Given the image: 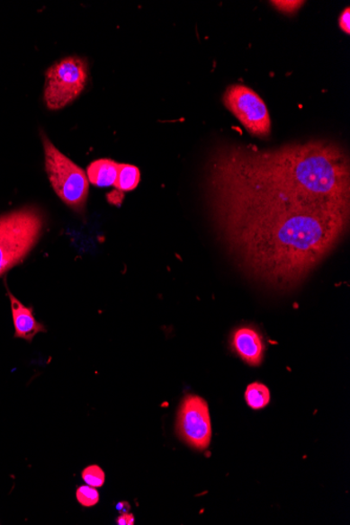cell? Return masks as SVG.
Listing matches in <instances>:
<instances>
[{
    "label": "cell",
    "mask_w": 350,
    "mask_h": 525,
    "mask_svg": "<svg viewBox=\"0 0 350 525\" xmlns=\"http://www.w3.org/2000/svg\"><path fill=\"white\" fill-rule=\"evenodd\" d=\"M118 167L119 164L112 160L94 161L86 170L88 182L101 188L112 187L117 181Z\"/></svg>",
    "instance_id": "9c48e42d"
},
{
    "label": "cell",
    "mask_w": 350,
    "mask_h": 525,
    "mask_svg": "<svg viewBox=\"0 0 350 525\" xmlns=\"http://www.w3.org/2000/svg\"><path fill=\"white\" fill-rule=\"evenodd\" d=\"M176 432L180 438L197 450H205L211 441L212 427L208 404L203 398L187 396L178 410Z\"/></svg>",
    "instance_id": "8992f818"
},
{
    "label": "cell",
    "mask_w": 350,
    "mask_h": 525,
    "mask_svg": "<svg viewBox=\"0 0 350 525\" xmlns=\"http://www.w3.org/2000/svg\"><path fill=\"white\" fill-rule=\"evenodd\" d=\"M139 181L141 173L138 167L130 164H119L117 181L113 186L117 191L120 193L132 191L138 187Z\"/></svg>",
    "instance_id": "30bf717a"
},
{
    "label": "cell",
    "mask_w": 350,
    "mask_h": 525,
    "mask_svg": "<svg viewBox=\"0 0 350 525\" xmlns=\"http://www.w3.org/2000/svg\"><path fill=\"white\" fill-rule=\"evenodd\" d=\"M88 69L85 59L67 57L47 72L44 102L49 110L58 111L74 102L85 91Z\"/></svg>",
    "instance_id": "277c9868"
},
{
    "label": "cell",
    "mask_w": 350,
    "mask_h": 525,
    "mask_svg": "<svg viewBox=\"0 0 350 525\" xmlns=\"http://www.w3.org/2000/svg\"><path fill=\"white\" fill-rule=\"evenodd\" d=\"M41 140L47 174L56 194L73 210L84 212L89 190L86 173L57 149L44 132Z\"/></svg>",
    "instance_id": "3957f363"
},
{
    "label": "cell",
    "mask_w": 350,
    "mask_h": 525,
    "mask_svg": "<svg viewBox=\"0 0 350 525\" xmlns=\"http://www.w3.org/2000/svg\"><path fill=\"white\" fill-rule=\"evenodd\" d=\"M233 349L247 364L257 366L264 357V343L262 337L250 327L239 328L232 339Z\"/></svg>",
    "instance_id": "ba28073f"
},
{
    "label": "cell",
    "mask_w": 350,
    "mask_h": 525,
    "mask_svg": "<svg viewBox=\"0 0 350 525\" xmlns=\"http://www.w3.org/2000/svg\"><path fill=\"white\" fill-rule=\"evenodd\" d=\"M117 523L120 525H132L135 523V517L131 514H123L118 518Z\"/></svg>",
    "instance_id": "2e32d148"
},
{
    "label": "cell",
    "mask_w": 350,
    "mask_h": 525,
    "mask_svg": "<svg viewBox=\"0 0 350 525\" xmlns=\"http://www.w3.org/2000/svg\"><path fill=\"white\" fill-rule=\"evenodd\" d=\"M279 11L283 13H295L301 8L303 2H292V0H286V2H272Z\"/></svg>",
    "instance_id": "5bb4252c"
},
{
    "label": "cell",
    "mask_w": 350,
    "mask_h": 525,
    "mask_svg": "<svg viewBox=\"0 0 350 525\" xmlns=\"http://www.w3.org/2000/svg\"><path fill=\"white\" fill-rule=\"evenodd\" d=\"M76 497H77L78 503L85 508L94 507L100 499L99 492L91 485L80 486L76 492Z\"/></svg>",
    "instance_id": "4fadbf2b"
},
{
    "label": "cell",
    "mask_w": 350,
    "mask_h": 525,
    "mask_svg": "<svg viewBox=\"0 0 350 525\" xmlns=\"http://www.w3.org/2000/svg\"><path fill=\"white\" fill-rule=\"evenodd\" d=\"M82 478L87 485L94 486V488H101L105 483V474L104 471L101 469L99 466L92 465L85 467L82 471Z\"/></svg>",
    "instance_id": "7c38bea8"
},
{
    "label": "cell",
    "mask_w": 350,
    "mask_h": 525,
    "mask_svg": "<svg viewBox=\"0 0 350 525\" xmlns=\"http://www.w3.org/2000/svg\"><path fill=\"white\" fill-rule=\"evenodd\" d=\"M43 225V213L34 206L0 215V277L28 256Z\"/></svg>",
    "instance_id": "7a4b0ae2"
},
{
    "label": "cell",
    "mask_w": 350,
    "mask_h": 525,
    "mask_svg": "<svg viewBox=\"0 0 350 525\" xmlns=\"http://www.w3.org/2000/svg\"><path fill=\"white\" fill-rule=\"evenodd\" d=\"M8 295L11 302L13 322H14L15 338L31 343L37 334L46 332V327L35 319L33 307L22 305L9 289Z\"/></svg>",
    "instance_id": "52a82bcc"
},
{
    "label": "cell",
    "mask_w": 350,
    "mask_h": 525,
    "mask_svg": "<svg viewBox=\"0 0 350 525\" xmlns=\"http://www.w3.org/2000/svg\"><path fill=\"white\" fill-rule=\"evenodd\" d=\"M224 103L253 136L266 138L271 134V118L264 100L251 88L232 85L228 88Z\"/></svg>",
    "instance_id": "5b68a950"
},
{
    "label": "cell",
    "mask_w": 350,
    "mask_h": 525,
    "mask_svg": "<svg viewBox=\"0 0 350 525\" xmlns=\"http://www.w3.org/2000/svg\"><path fill=\"white\" fill-rule=\"evenodd\" d=\"M339 25L343 31H346L347 35L350 33V10L346 8L342 12L339 18Z\"/></svg>",
    "instance_id": "9a60e30c"
},
{
    "label": "cell",
    "mask_w": 350,
    "mask_h": 525,
    "mask_svg": "<svg viewBox=\"0 0 350 525\" xmlns=\"http://www.w3.org/2000/svg\"><path fill=\"white\" fill-rule=\"evenodd\" d=\"M213 213L251 275L288 287L326 257L346 230L347 209L324 205L262 177L210 170Z\"/></svg>",
    "instance_id": "6da1fadb"
},
{
    "label": "cell",
    "mask_w": 350,
    "mask_h": 525,
    "mask_svg": "<svg viewBox=\"0 0 350 525\" xmlns=\"http://www.w3.org/2000/svg\"><path fill=\"white\" fill-rule=\"evenodd\" d=\"M246 400L252 409H263L270 403V390L263 384L253 383L247 388Z\"/></svg>",
    "instance_id": "8fae6325"
}]
</instances>
